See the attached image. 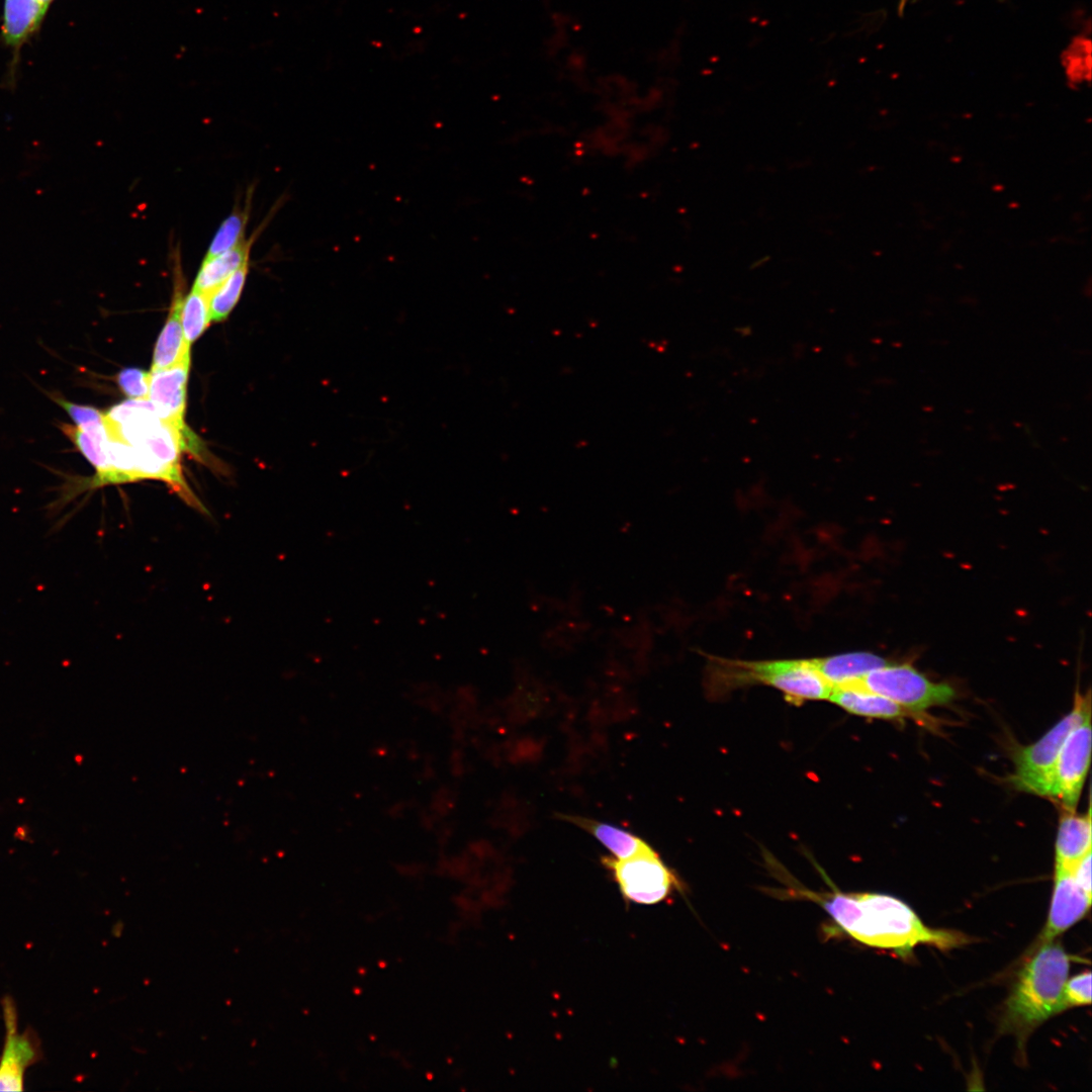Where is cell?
I'll return each instance as SVG.
<instances>
[{
  "instance_id": "cell-1",
  "label": "cell",
  "mask_w": 1092,
  "mask_h": 1092,
  "mask_svg": "<svg viewBox=\"0 0 1092 1092\" xmlns=\"http://www.w3.org/2000/svg\"><path fill=\"white\" fill-rule=\"evenodd\" d=\"M803 895L818 902L843 931L870 946L906 956L919 943L949 949L969 941L961 932L925 926L908 905L892 896L838 891Z\"/></svg>"
},
{
  "instance_id": "cell-2",
  "label": "cell",
  "mask_w": 1092,
  "mask_h": 1092,
  "mask_svg": "<svg viewBox=\"0 0 1092 1092\" xmlns=\"http://www.w3.org/2000/svg\"><path fill=\"white\" fill-rule=\"evenodd\" d=\"M108 437L130 446L135 481L157 479L167 483L188 505L205 509L188 486L181 468V452H195L196 443L188 429L163 420L147 399H129L104 414Z\"/></svg>"
},
{
  "instance_id": "cell-3",
  "label": "cell",
  "mask_w": 1092,
  "mask_h": 1092,
  "mask_svg": "<svg viewBox=\"0 0 1092 1092\" xmlns=\"http://www.w3.org/2000/svg\"><path fill=\"white\" fill-rule=\"evenodd\" d=\"M712 698L734 690L764 685L781 691L792 704L828 699L832 687L813 666L811 659L740 660L710 655L704 676Z\"/></svg>"
},
{
  "instance_id": "cell-4",
  "label": "cell",
  "mask_w": 1092,
  "mask_h": 1092,
  "mask_svg": "<svg viewBox=\"0 0 1092 1092\" xmlns=\"http://www.w3.org/2000/svg\"><path fill=\"white\" fill-rule=\"evenodd\" d=\"M1070 957L1060 941L1041 943L1021 970L1005 1004L1003 1028L1025 1037L1040 1023L1067 1008L1064 998Z\"/></svg>"
},
{
  "instance_id": "cell-5",
  "label": "cell",
  "mask_w": 1092,
  "mask_h": 1092,
  "mask_svg": "<svg viewBox=\"0 0 1092 1092\" xmlns=\"http://www.w3.org/2000/svg\"><path fill=\"white\" fill-rule=\"evenodd\" d=\"M1090 692L1075 696L1071 712L1039 740L1022 747L1014 755L1013 786L1020 791L1051 797L1055 765L1070 732L1091 717Z\"/></svg>"
},
{
  "instance_id": "cell-6",
  "label": "cell",
  "mask_w": 1092,
  "mask_h": 1092,
  "mask_svg": "<svg viewBox=\"0 0 1092 1092\" xmlns=\"http://www.w3.org/2000/svg\"><path fill=\"white\" fill-rule=\"evenodd\" d=\"M842 686L883 696L918 713L933 706L948 704L956 697V691L949 684L932 681L909 663H886Z\"/></svg>"
},
{
  "instance_id": "cell-7",
  "label": "cell",
  "mask_w": 1092,
  "mask_h": 1092,
  "mask_svg": "<svg viewBox=\"0 0 1092 1092\" xmlns=\"http://www.w3.org/2000/svg\"><path fill=\"white\" fill-rule=\"evenodd\" d=\"M602 861L623 898L635 904H657L678 885L675 875L652 847L625 859L605 856Z\"/></svg>"
},
{
  "instance_id": "cell-8",
  "label": "cell",
  "mask_w": 1092,
  "mask_h": 1092,
  "mask_svg": "<svg viewBox=\"0 0 1092 1092\" xmlns=\"http://www.w3.org/2000/svg\"><path fill=\"white\" fill-rule=\"evenodd\" d=\"M1091 755V717L1068 735L1059 753L1053 776L1051 797L1063 808L1074 811L1088 771Z\"/></svg>"
},
{
  "instance_id": "cell-9",
  "label": "cell",
  "mask_w": 1092,
  "mask_h": 1092,
  "mask_svg": "<svg viewBox=\"0 0 1092 1092\" xmlns=\"http://www.w3.org/2000/svg\"><path fill=\"white\" fill-rule=\"evenodd\" d=\"M2 1010L6 1035L0 1057V1091H22L26 1069L40 1059V1043L32 1030L18 1032L15 1005L10 997L3 999Z\"/></svg>"
},
{
  "instance_id": "cell-10",
  "label": "cell",
  "mask_w": 1092,
  "mask_h": 1092,
  "mask_svg": "<svg viewBox=\"0 0 1092 1092\" xmlns=\"http://www.w3.org/2000/svg\"><path fill=\"white\" fill-rule=\"evenodd\" d=\"M1091 897L1076 882L1072 870L1056 864L1053 898L1041 943L1054 940L1083 918L1090 908Z\"/></svg>"
},
{
  "instance_id": "cell-11",
  "label": "cell",
  "mask_w": 1092,
  "mask_h": 1092,
  "mask_svg": "<svg viewBox=\"0 0 1092 1092\" xmlns=\"http://www.w3.org/2000/svg\"><path fill=\"white\" fill-rule=\"evenodd\" d=\"M189 367L190 359H186L169 368L151 370L149 376L148 399L163 420L180 429H187L184 415Z\"/></svg>"
},
{
  "instance_id": "cell-12",
  "label": "cell",
  "mask_w": 1092,
  "mask_h": 1092,
  "mask_svg": "<svg viewBox=\"0 0 1092 1092\" xmlns=\"http://www.w3.org/2000/svg\"><path fill=\"white\" fill-rule=\"evenodd\" d=\"M46 15L37 0H4L1 41L12 54L9 73L12 82L20 51L39 31Z\"/></svg>"
},
{
  "instance_id": "cell-13",
  "label": "cell",
  "mask_w": 1092,
  "mask_h": 1092,
  "mask_svg": "<svg viewBox=\"0 0 1092 1092\" xmlns=\"http://www.w3.org/2000/svg\"><path fill=\"white\" fill-rule=\"evenodd\" d=\"M828 699L850 714L877 719L914 717L924 720L918 712L874 693L849 686L832 688Z\"/></svg>"
},
{
  "instance_id": "cell-14",
  "label": "cell",
  "mask_w": 1092,
  "mask_h": 1092,
  "mask_svg": "<svg viewBox=\"0 0 1092 1092\" xmlns=\"http://www.w3.org/2000/svg\"><path fill=\"white\" fill-rule=\"evenodd\" d=\"M1091 851V816L1064 809L1056 842V864L1072 870Z\"/></svg>"
},
{
  "instance_id": "cell-15",
  "label": "cell",
  "mask_w": 1092,
  "mask_h": 1092,
  "mask_svg": "<svg viewBox=\"0 0 1092 1092\" xmlns=\"http://www.w3.org/2000/svg\"><path fill=\"white\" fill-rule=\"evenodd\" d=\"M558 817L592 834L617 859L631 857L651 847L639 836L610 823L569 814H558Z\"/></svg>"
},
{
  "instance_id": "cell-16",
  "label": "cell",
  "mask_w": 1092,
  "mask_h": 1092,
  "mask_svg": "<svg viewBox=\"0 0 1092 1092\" xmlns=\"http://www.w3.org/2000/svg\"><path fill=\"white\" fill-rule=\"evenodd\" d=\"M810 659L832 688L851 682L887 663L885 658L871 652H849Z\"/></svg>"
},
{
  "instance_id": "cell-17",
  "label": "cell",
  "mask_w": 1092,
  "mask_h": 1092,
  "mask_svg": "<svg viewBox=\"0 0 1092 1092\" xmlns=\"http://www.w3.org/2000/svg\"><path fill=\"white\" fill-rule=\"evenodd\" d=\"M182 304L181 290L178 289L175 292L169 316L156 343L151 370L169 368L190 359V345L185 339L181 323Z\"/></svg>"
},
{
  "instance_id": "cell-18",
  "label": "cell",
  "mask_w": 1092,
  "mask_h": 1092,
  "mask_svg": "<svg viewBox=\"0 0 1092 1092\" xmlns=\"http://www.w3.org/2000/svg\"><path fill=\"white\" fill-rule=\"evenodd\" d=\"M60 429L95 468L96 474L90 486H103L109 470L106 450L107 432L104 422L85 427L61 423Z\"/></svg>"
},
{
  "instance_id": "cell-19",
  "label": "cell",
  "mask_w": 1092,
  "mask_h": 1092,
  "mask_svg": "<svg viewBox=\"0 0 1092 1092\" xmlns=\"http://www.w3.org/2000/svg\"><path fill=\"white\" fill-rule=\"evenodd\" d=\"M258 232L254 233L249 240H243L239 245L226 252L204 258L192 288L210 295L250 258L251 248Z\"/></svg>"
},
{
  "instance_id": "cell-20",
  "label": "cell",
  "mask_w": 1092,
  "mask_h": 1092,
  "mask_svg": "<svg viewBox=\"0 0 1092 1092\" xmlns=\"http://www.w3.org/2000/svg\"><path fill=\"white\" fill-rule=\"evenodd\" d=\"M251 198L252 192H248L245 205L242 208H236L219 225L204 258L226 252L245 240V230L251 211Z\"/></svg>"
},
{
  "instance_id": "cell-21",
  "label": "cell",
  "mask_w": 1092,
  "mask_h": 1092,
  "mask_svg": "<svg viewBox=\"0 0 1092 1092\" xmlns=\"http://www.w3.org/2000/svg\"><path fill=\"white\" fill-rule=\"evenodd\" d=\"M249 264L250 258L209 295L211 322L225 320L237 304L249 272Z\"/></svg>"
},
{
  "instance_id": "cell-22",
  "label": "cell",
  "mask_w": 1092,
  "mask_h": 1092,
  "mask_svg": "<svg viewBox=\"0 0 1092 1092\" xmlns=\"http://www.w3.org/2000/svg\"><path fill=\"white\" fill-rule=\"evenodd\" d=\"M211 322L209 294L195 288L183 299L181 323L185 339L189 345L195 342Z\"/></svg>"
},
{
  "instance_id": "cell-23",
  "label": "cell",
  "mask_w": 1092,
  "mask_h": 1092,
  "mask_svg": "<svg viewBox=\"0 0 1092 1092\" xmlns=\"http://www.w3.org/2000/svg\"><path fill=\"white\" fill-rule=\"evenodd\" d=\"M1064 65L1069 81L1080 84L1090 80V40L1076 38L1064 55Z\"/></svg>"
},
{
  "instance_id": "cell-24",
  "label": "cell",
  "mask_w": 1092,
  "mask_h": 1092,
  "mask_svg": "<svg viewBox=\"0 0 1092 1092\" xmlns=\"http://www.w3.org/2000/svg\"><path fill=\"white\" fill-rule=\"evenodd\" d=\"M150 372L138 368H125L117 375L121 391L131 399H147Z\"/></svg>"
},
{
  "instance_id": "cell-25",
  "label": "cell",
  "mask_w": 1092,
  "mask_h": 1092,
  "mask_svg": "<svg viewBox=\"0 0 1092 1092\" xmlns=\"http://www.w3.org/2000/svg\"><path fill=\"white\" fill-rule=\"evenodd\" d=\"M52 397L57 404L67 412L76 426L85 427L104 422V414L93 406L78 404L62 396L56 395Z\"/></svg>"
},
{
  "instance_id": "cell-26",
  "label": "cell",
  "mask_w": 1092,
  "mask_h": 1092,
  "mask_svg": "<svg viewBox=\"0 0 1092 1092\" xmlns=\"http://www.w3.org/2000/svg\"><path fill=\"white\" fill-rule=\"evenodd\" d=\"M1066 1006L1091 1003V973H1082L1067 981L1064 990Z\"/></svg>"
},
{
  "instance_id": "cell-27",
  "label": "cell",
  "mask_w": 1092,
  "mask_h": 1092,
  "mask_svg": "<svg viewBox=\"0 0 1092 1092\" xmlns=\"http://www.w3.org/2000/svg\"><path fill=\"white\" fill-rule=\"evenodd\" d=\"M1076 882L1091 896V851L1087 852L1072 869Z\"/></svg>"
},
{
  "instance_id": "cell-28",
  "label": "cell",
  "mask_w": 1092,
  "mask_h": 1092,
  "mask_svg": "<svg viewBox=\"0 0 1092 1092\" xmlns=\"http://www.w3.org/2000/svg\"><path fill=\"white\" fill-rule=\"evenodd\" d=\"M37 1L39 2V4H40V6L42 7L43 11H44L46 13H48V11H49V9H50V7H51L52 3H53V2L55 1V0H37Z\"/></svg>"
}]
</instances>
